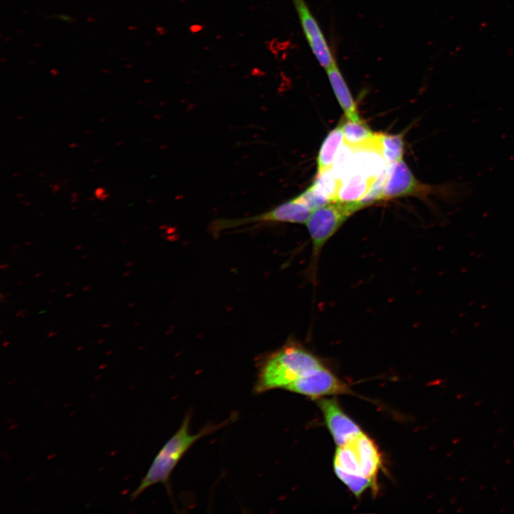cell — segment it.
Here are the masks:
<instances>
[{
    "mask_svg": "<svg viewBox=\"0 0 514 514\" xmlns=\"http://www.w3.org/2000/svg\"><path fill=\"white\" fill-rule=\"evenodd\" d=\"M323 366L306 349L288 344L270 355L261 365L254 390L256 393L286 388L300 377Z\"/></svg>",
    "mask_w": 514,
    "mask_h": 514,
    "instance_id": "6da1fadb",
    "label": "cell"
},
{
    "mask_svg": "<svg viewBox=\"0 0 514 514\" xmlns=\"http://www.w3.org/2000/svg\"><path fill=\"white\" fill-rule=\"evenodd\" d=\"M231 421L229 418L217 425H207L198 433L192 434L189 430L191 415L188 413L178 430L156 455L138 486L131 494V500H134L145 490L158 483L164 484L169 491L170 475L188 449L202 437L215 432Z\"/></svg>",
    "mask_w": 514,
    "mask_h": 514,
    "instance_id": "7a4b0ae2",
    "label": "cell"
},
{
    "mask_svg": "<svg viewBox=\"0 0 514 514\" xmlns=\"http://www.w3.org/2000/svg\"><path fill=\"white\" fill-rule=\"evenodd\" d=\"M470 188L466 183L446 182L429 185L419 181L403 159L389 163L387 168L384 200L415 196L429 201V196H435L451 204L467 198Z\"/></svg>",
    "mask_w": 514,
    "mask_h": 514,
    "instance_id": "3957f363",
    "label": "cell"
},
{
    "mask_svg": "<svg viewBox=\"0 0 514 514\" xmlns=\"http://www.w3.org/2000/svg\"><path fill=\"white\" fill-rule=\"evenodd\" d=\"M360 210L356 202H333L312 212L306 222L313 246L314 259L322 248L345 221Z\"/></svg>",
    "mask_w": 514,
    "mask_h": 514,
    "instance_id": "277c9868",
    "label": "cell"
},
{
    "mask_svg": "<svg viewBox=\"0 0 514 514\" xmlns=\"http://www.w3.org/2000/svg\"><path fill=\"white\" fill-rule=\"evenodd\" d=\"M312 211L293 198L284 202L264 213L237 218H219L213 222L211 228L216 232L236 228L257 223H306Z\"/></svg>",
    "mask_w": 514,
    "mask_h": 514,
    "instance_id": "5b68a950",
    "label": "cell"
},
{
    "mask_svg": "<svg viewBox=\"0 0 514 514\" xmlns=\"http://www.w3.org/2000/svg\"><path fill=\"white\" fill-rule=\"evenodd\" d=\"M304 37L320 66L325 70L336 63L330 45L306 0H291Z\"/></svg>",
    "mask_w": 514,
    "mask_h": 514,
    "instance_id": "8992f818",
    "label": "cell"
},
{
    "mask_svg": "<svg viewBox=\"0 0 514 514\" xmlns=\"http://www.w3.org/2000/svg\"><path fill=\"white\" fill-rule=\"evenodd\" d=\"M286 390L313 398L349 391L348 386L323 366L300 377Z\"/></svg>",
    "mask_w": 514,
    "mask_h": 514,
    "instance_id": "52a82bcc",
    "label": "cell"
},
{
    "mask_svg": "<svg viewBox=\"0 0 514 514\" xmlns=\"http://www.w3.org/2000/svg\"><path fill=\"white\" fill-rule=\"evenodd\" d=\"M352 450L356 474L376 484V478L382 465L381 453L374 442L363 432L348 443Z\"/></svg>",
    "mask_w": 514,
    "mask_h": 514,
    "instance_id": "ba28073f",
    "label": "cell"
},
{
    "mask_svg": "<svg viewBox=\"0 0 514 514\" xmlns=\"http://www.w3.org/2000/svg\"><path fill=\"white\" fill-rule=\"evenodd\" d=\"M326 425L338 446L343 445L361 433L360 427L341 408L335 399H322L318 402Z\"/></svg>",
    "mask_w": 514,
    "mask_h": 514,
    "instance_id": "9c48e42d",
    "label": "cell"
},
{
    "mask_svg": "<svg viewBox=\"0 0 514 514\" xmlns=\"http://www.w3.org/2000/svg\"><path fill=\"white\" fill-rule=\"evenodd\" d=\"M353 151V169L367 178L373 180L387 168L388 163L379 148L377 133L372 141Z\"/></svg>",
    "mask_w": 514,
    "mask_h": 514,
    "instance_id": "30bf717a",
    "label": "cell"
},
{
    "mask_svg": "<svg viewBox=\"0 0 514 514\" xmlns=\"http://www.w3.org/2000/svg\"><path fill=\"white\" fill-rule=\"evenodd\" d=\"M333 93L347 118L361 120L356 103L337 63L326 70Z\"/></svg>",
    "mask_w": 514,
    "mask_h": 514,
    "instance_id": "8fae6325",
    "label": "cell"
},
{
    "mask_svg": "<svg viewBox=\"0 0 514 514\" xmlns=\"http://www.w3.org/2000/svg\"><path fill=\"white\" fill-rule=\"evenodd\" d=\"M373 180L367 178L363 173L353 169L351 173L341 181L336 202L351 203L358 201L367 193Z\"/></svg>",
    "mask_w": 514,
    "mask_h": 514,
    "instance_id": "7c38bea8",
    "label": "cell"
},
{
    "mask_svg": "<svg viewBox=\"0 0 514 514\" xmlns=\"http://www.w3.org/2000/svg\"><path fill=\"white\" fill-rule=\"evenodd\" d=\"M343 142L352 148H358L372 141L376 133L371 129L361 119L353 121L346 117L340 124Z\"/></svg>",
    "mask_w": 514,
    "mask_h": 514,
    "instance_id": "4fadbf2b",
    "label": "cell"
},
{
    "mask_svg": "<svg viewBox=\"0 0 514 514\" xmlns=\"http://www.w3.org/2000/svg\"><path fill=\"white\" fill-rule=\"evenodd\" d=\"M343 140L340 124L325 138L318 156V172L331 168L336 154Z\"/></svg>",
    "mask_w": 514,
    "mask_h": 514,
    "instance_id": "5bb4252c",
    "label": "cell"
},
{
    "mask_svg": "<svg viewBox=\"0 0 514 514\" xmlns=\"http://www.w3.org/2000/svg\"><path fill=\"white\" fill-rule=\"evenodd\" d=\"M377 138L381 152L388 164L402 159L404 153L403 134L377 133Z\"/></svg>",
    "mask_w": 514,
    "mask_h": 514,
    "instance_id": "9a60e30c",
    "label": "cell"
},
{
    "mask_svg": "<svg viewBox=\"0 0 514 514\" xmlns=\"http://www.w3.org/2000/svg\"><path fill=\"white\" fill-rule=\"evenodd\" d=\"M341 180L334 174L332 168L318 172L312 186L332 202H336Z\"/></svg>",
    "mask_w": 514,
    "mask_h": 514,
    "instance_id": "2e32d148",
    "label": "cell"
},
{
    "mask_svg": "<svg viewBox=\"0 0 514 514\" xmlns=\"http://www.w3.org/2000/svg\"><path fill=\"white\" fill-rule=\"evenodd\" d=\"M353 148L343 142L339 147L331 167L341 181L353 170Z\"/></svg>",
    "mask_w": 514,
    "mask_h": 514,
    "instance_id": "e0dca14e",
    "label": "cell"
},
{
    "mask_svg": "<svg viewBox=\"0 0 514 514\" xmlns=\"http://www.w3.org/2000/svg\"><path fill=\"white\" fill-rule=\"evenodd\" d=\"M386 173L387 168L378 177L373 181L367 193L361 200L356 202L359 209L370 206L379 201L384 200Z\"/></svg>",
    "mask_w": 514,
    "mask_h": 514,
    "instance_id": "ac0fdd59",
    "label": "cell"
},
{
    "mask_svg": "<svg viewBox=\"0 0 514 514\" xmlns=\"http://www.w3.org/2000/svg\"><path fill=\"white\" fill-rule=\"evenodd\" d=\"M336 475L346 484L356 496L361 495L369 488L376 487V483L363 476L344 472L334 468Z\"/></svg>",
    "mask_w": 514,
    "mask_h": 514,
    "instance_id": "d6986e66",
    "label": "cell"
},
{
    "mask_svg": "<svg viewBox=\"0 0 514 514\" xmlns=\"http://www.w3.org/2000/svg\"><path fill=\"white\" fill-rule=\"evenodd\" d=\"M295 201L305 205L312 211L325 206L332 202L326 196L316 190L312 186L293 198Z\"/></svg>",
    "mask_w": 514,
    "mask_h": 514,
    "instance_id": "ffe728a7",
    "label": "cell"
},
{
    "mask_svg": "<svg viewBox=\"0 0 514 514\" xmlns=\"http://www.w3.org/2000/svg\"><path fill=\"white\" fill-rule=\"evenodd\" d=\"M94 196L100 201H105L109 197V193L102 187L97 188L94 191Z\"/></svg>",
    "mask_w": 514,
    "mask_h": 514,
    "instance_id": "44dd1931",
    "label": "cell"
},
{
    "mask_svg": "<svg viewBox=\"0 0 514 514\" xmlns=\"http://www.w3.org/2000/svg\"><path fill=\"white\" fill-rule=\"evenodd\" d=\"M25 314H26V313H25V311H24V310H20V311H19L18 313H16V316L24 317V316H26Z\"/></svg>",
    "mask_w": 514,
    "mask_h": 514,
    "instance_id": "7402d4cb",
    "label": "cell"
},
{
    "mask_svg": "<svg viewBox=\"0 0 514 514\" xmlns=\"http://www.w3.org/2000/svg\"><path fill=\"white\" fill-rule=\"evenodd\" d=\"M8 266H9V264H6H6H4V263H2L1 266V270L4 271V270L7 269V268H8Z\"/></svg>",
    "mask_w": 514,
    "mask_h": 514,
    "instance_id": "603a6c76",
    "label": "cell"
},
{
    "mask_svg": "<svg viewBox=\"0 0 514 514\" xmlns=\"http://www.w3.org/2000/svg\"><path fill=\"white\" fill-rule=\"evenodd\" d=\"M56 334H57V333L56 331H51L47 335V337H52Z\"/></svg>",
    "mask_w": 514,
    "mask_h": 514,
    "instance_id": "cb8c5ba5",
    "label": "cell"
},
{
    "mask_svg": "<svg viewBox=\"0 0 514 514\" xmlns=\"http://www.w3.org/2000/svg\"><path fill=\"white\" fill-rule=\"evenodd\" d=\"M110 326H111L110 323H106V324H104V325L102 326V327H103V328H108V327H109Z\"/></svg>",
    "mask_w": 514,
    "mask_h": 514,
    "instance_id": "d4e9b609",
    "label": "cell"
},
{
    "mask_svg": "<svg viewBox=\"0 0 514 514\" xmlns=\"http://www.w3.org/2000/svg\"><path fill=\"white\" fill-rule=\"evenodd\" d=\"M129 274H131V272H130V271H128V272L124 273L123 274V276H128Z\"/></svg>",
    "mask_w": 514,
    "mask_h": 514,
    "instance_id": "484cf974",
    "label": "cell"
},
{
    "mask_svg": "<svg viewBox=\"0 0 514 514\" xmlns=\"http://www.w3.org/2000/svg\"><path fill=\"white\" fill-rule=\"evenodd\" d=\"M89 289H90V286H84L83 288L84 291H87Z\"/></svg>",
    "mask_w": 514,
    "mask_h": 514,
    "instance_id": "4316f807",
    "label": "cell"
},
{
    "mask_svg": "<svg viewBox=\"0 0 514 514\" xmlns=\"http://www.w3.org/2000/svg\"><path fill=\"white\" fill-rule=\"evenodd\" d=\"M73 295H74V293H68V294H66V296L67 298H69V297L72 296Z\"/></svg>",
    "mask_w": 514,
    "mask_h": 514,
    "instance_id": "83f0119b",
    "label": "cell"
},
{
    "mask_svg": "<svg viewBox=\"0 0 514 514\" xmlns=\"http://www.w3.org/2000/svg\"><path fill=\"white\" fill-rule=\"evenodd\" d=\"M43 273H37V275H35V277L37 278L39 276H41Z\"/></svg>",
    "mask_w": 514,
    "mask_h": 514,
    "instance_id": "f1b7e54d",
    "label": "cell"
},
{
    "mask_svg": "<svg viewBox=\"0 0 514 514\" xmlns=\"http://www.w3.org/2000/svg\"><path fill=\"white\" fill-rule=\"evenodd\" d=\"M81 248H82V245H79V246L76 247V249L78 250V249Z\"/></svg>",
    "mask_w": 514,
    "mask_h": 514,
    "instance_id": "f546056e",
    "label": "cell"
},
{
    "mask_svg": "<svg viewBox=\"0 0 514 514\" xmlns=\"http://www.w3.org/2000/svg\"><path fill=\"white\" fill-rule=\"evenodd\" d=\"M131 264H132V262H128V263H126V266H131Z\"/></svg>",
    "mask_w": 514,
    "mask_h": 514,
    "instance_id": "4dcf8cb0",
    "label": "cell"
},
{
    "mask_svg": "<svg viewBox=\"0 0 514 514\" xmlns=\"http://www.w3.org/2000/svg\"><path fill=\"white\" fill-rule=\"evenodd\" d=\"M33 243V241H31V242H30V241H28V242H26L25 244H26V245H29V244H31V243Z\"/></svg>",
    "mask_w": 514,
    "mask_h": 514,
    "instance_id": "1f68e13d",
    "label": "cell"
}]
</instances>
